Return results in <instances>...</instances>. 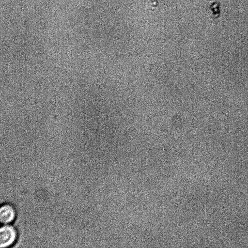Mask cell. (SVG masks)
<instances>
[{
    "label": "cell",
    "mask_w": 248,
    "mask_h": 248,
    "mask_svg": "<svg viewBox=\"0 0 248 248\" xmlns=\"http://www.w3.org/2000/svg\"><path fill=\"white\" fill-rule=\"evenodd\" d=\"M16 229L11 224H5L0 228V247L7 248L14 244L17 239Z\"/></svg>",
    "instance_id": "obj_1"
},
{
    "label": "cell",
    "mask_w": 248,
    "mask_h": 248,
    "mask_svg": "<svg viewBox=\"0 0 248 248\" xmlns=\"http://www.w3.org/2000/svg\"><path fill=\"white\" fill-rule=\"evenodd\" d=\"M16 212L15 207L9 203L2 204L0 209V221L3 225L10 224L15 220Z\"/></svg>",
    "instance_id": "obj_2"
}]
</instances>
